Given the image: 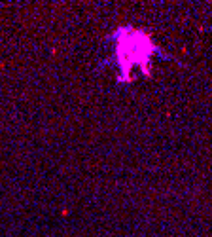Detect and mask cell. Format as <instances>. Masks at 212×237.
Masks as SVG:
<instances>
[{
    "mask_svg": "<svg viewBox=\"0 0 212 237\" xmlns=\"http://www.w3.org/2000/svg\"><path fill=\"white\" fill-rule=\"evenodd\" d=\"M115 38V57L125 82L131 80L133 68H144L148 72V66L152 55L155 51V46L148 34L142 31H136L133 27H120L114 32Z\"/></svg>",
    "mask_w": 212,
    "mask_h": 237,
    "instance_id": "obj_1",
    "label": "cell"
}]
</instances>
